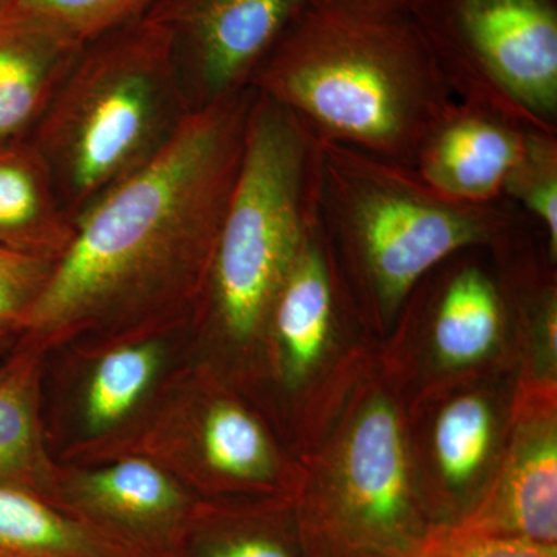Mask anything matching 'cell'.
<instances>
[{
	"instance_id": "obj_2",
	"label": "cell",
	"mask_w": 557,
	"mask_h": 557,
	"mask_svg": "<svg viewBox=\"0 0 557 557\" xmlns=\"http://www.w3.org/2000/svg\"><path fill=\"white\" fill-rule=\"evenodd\" d=\"M319 138L413 166L458 100L412 10L310 3L249 79Z\"/></svg>"
},
{
	"instance_id": "obj_5",
	"label": "cell",
	"mask_w": 557,
	"mask_h": 557,
	"mask_svg": "<svg viewBox=\"0 0 557 557\" xmlns=\"http://www.w3.org/2000/svg\"><path fill=\"white\" fill-rule=\"evenodd\" d=\"M318 153L306 123L255 91L201 299L231 343L248 346L267 335L278 289L313 233Z\"/></svg>"
},
{
	"instance_id": "obj_27",
	"label": "cell",
	"mask_w": 557,
	"mask_h": 557,
	"mask_svg": "<svg viewBox=\"0 0 557 557\" xmlns=\"http://www.w3.org/2000/svg\"><path fill=\"white\" fill-rule=\"evenodd\" d=\"M5 2H7V0H0V7H2L3 3H5Z\"/></svg>"
},
{
	"instance_id": "obj_13",
	"label": "cell",
	"mask_w": 557,
	"mask_h": 557,
	"mask_svg": "<svg viewBox=\"0 0 557 557\" xmlns=\"http://www.w3.org/2000/svg\"><path fill=\"white\" fill-rule=\"evenodd\" d=\"M86 46L28 27H0V149L30 139Z\"/></svg>"
},
{
	"instance_id": "obj_15",
	"label": "cell",
	"mask_w": 557,
	"mask_h": 557,
	"mask_svg": "<svg viewBox=\"0 0 557 557\" xmlns=\"http://www.w3.org/2000/svg\"><path fill=\"white\" fill-rule=\"evenodd\" d=\"M42 350L21 343L0 366V483L54 505L60 471L53 467L40 424Z\"/></svg>"
},
{
	"instance_id": "obj_3",
	"label": "cell",
	"mask_w": 557,
	"mask_h": 557,
	"mask_svg": "<svg viewBox=\"0 0 557 557\" xmlns=\"http://www.w3.org/2000/svg\"><path fill=\"white\" fill-rule=\"evenodd\" d=\"M530 222L507 197L461 203L408 164L319 138L314 233L336 284L347 282L384 322L443 262L468 249L504 247Z\"/></svg>"
},
{
	"instance_id": "obj_14",
	"label": "cell",
	"mask_w": 557,
	"mask_h": 557,
	"mask_svg": "<svg viewBox=\"0 0 557 557\" xmlns=\"http://www.w3.org/2000/svg\"><path fill=\"white\" fill-rule=\"evenodd\" d=\"M73 236L38 150L30 141L0 149V247L57 263Z\"/></svg>"
},
{
	"instance_id": "obj_25",
	"label": "cell",
	"mask_w": 557,
	"mask_h": 557,
	"mask_svg": "<svg viewBox=\"0 0 557 557\" xmlns=\"http://www.w3.org/2000/svg\"><path fill=\"white\" fill-rule=\"evenodd\" d=\"M54 263L0 247V338L21 333Z\"/></svg>"
},
{
	"instance_id": "obj_16",
	"label": "cell",
	"mask_w": 557,
	"mask_h": 557,
	"mask_svg": "<svg viewBox=\"0 0 557 557\" xmlns=\"http://www.w3.org/2000/svg\"><path fill=\"white\" fill-rule=\"evenodd\" d=\"M504 293L475 263L458 265L443 281L432 310L435 355L449 369L478 364L500 341L505 324Z\"/></svg>"
},
{
	"instance_id": "obj_17",
	"label": "cell",
	"mask_w": 557,
	"mask_h": 557,
	"mask_svg": "<svg viewBox=\"0 0 557 557\" xmlns=\"http://www.w3.org/2000/svg\"><path fill=\"white\" fill-rule=\"evenodd\" d=\"M0 557H139L42 497L0 483Z\"/></svg>"
},
{
	"instance_id": "obj_1",
	"label": "cell",
	"mask_w": 557,
	"mask_h": 557,
	"mask_svg": "<svg viewBox=\"0 0 557 557\" xmlns=\"http://www.w3.org/2000/svg\"><path fill=\"white\" fill-rule=\"evenodd\" d=\"M252 100L248 87L193 110L156 159L75 219L21 343L44 351L87 330L153 322L203 299Z\"/></svg>"
},
{
	"instance_id": "obj_24",
	"label": "cell",
	"mask_w": 557,
	"mask_h": 557,
	"mask_svg": "<svg viewBox=\"0 0 557 557\" xmlns=\"http://www.w3.org/2000/svg\"><path fill=\"white\" fill-rule=\"evenodd\" d=\"M372 557H557V549L556 545L487 533L467 523L416 536L401 547Z\"/></svg>"
},
{
	"instance_id": "obj_18",
	"label": "cell",
	"mask_w": 557,
	"mask_h": 557,
	"mask_svg": "<svg viewBox=\"0 0 557 557\" xmlns=\"http://www.w3.org/2000/svg\"><path fill=\"white\" fill-rule=\"evenodd\" d=\"M194 450L220 482L262 486L274 478L276 456L265 429L230 399L205 408L194 432Z\"/></svg>"
},
{
	"instance_id": "obj_23",
	"label": "cell",
	"mask_w": 557,
	"mask_h": 557,
	"mask_svg": "<svg viewBox=\"0 0 557 557\" xmlns=\"http://www.w3.org/2000/svg\"><path fill=\"white\" fill-rule=\"evenodd\" d=\"M504 196L541 230L548 258H557V132L530 131Z\"/></svg>"
},
{
	"instance_id": "obj_11",
	"label": "cell",
	"mask_w": 557,
	"mask_h": 557,
	"mask_svg": "<svg viewBox=\"0 0 557 557\" xmlns=\"http://www.w3.org/2000/svg\"><path fill=\"white\" fill-rule=\"evenodd\" d=\"M339 287L317 233H311L271 309L267 335L278 348L282 375L289 384L318 368L335 325Z\"/></svg>"
},
{
	"instance_id": "obj_10",
	"label": "cell",
	"mask_w": 557,
	"mask_h": 557,
	"mask_svg": "<svg viewBox=\"0 0 557 557\" xmlns=\"http://www.w3.org/2000/svg\"><path fill=\"white\" fill-rule=\"evenodd\" d=\"M530 131L539 129L458 101L424 139L412 168L448 199L491 203L504 199Z\"/></svg>"
},
{
	"instance_id": "obj_20",
	"label": "cell",
	"mask_w": 557,
	"mask_h": 557,
	"mask_svg": "<svg viewBox=\"0 0 557 557\" xmlns=\"http://www.w3.org/2000/svg\"><path fill=\"white\" fill-rule=\"evenodd\" d=\"M156 0H7L0 27H28L87 46L148 13Z\"/></svg>"
},
{
	"instance_id": "obj_8",
	"label": "cell",
	"mask_w": 557,
	"mask_h": 557,
	"mask_svg": "<svg viewBox=\"0 0 557 557\" xmlns=\"http://www.w3.org/2000/svg\"><path fill=\"white\" fill-rule=\"evenodd\" d=\"M199 502L152 460L61 474L54 507L139 557H177Z\"/></svg>"
},
{
	"instance_id": "obj_6",
	"label": "cell",
	"mask_w": 557,
	"mask_h": 557,
	"mask_svg": "<svg viewBox=\"0 0 557 557\" xmlns=\"http://www.w3.org/2000/svg\"><path fill=\"white\" fill-rule=\"evenodd\" d=\"M412 13L458 101L557 132L555 0H420Z\"/></svg>"
},
{
	"instance_id": "obj_9",
	"label": "cell",
	"mask_w": 557,
	"mask_h": 557,
	"mask_svg": "<svg viewBox=\"0 0 557 557\" xmlns=\"http://www.w3.org/2000/svg\"><path fill=\"white\" fill-rule=\"evenodd\" d=\"M338 507L347 536L369 557L401 547L417 536L405 435L386 399H372L348 429Z\"/></svg>"
},
{
	"instance_id": "obj_7",
	"label": "cell",
	"mask_w": 557,
	"mask_h": 557,
	"mask_svg": "<svg viewBox=\"0 0 557 557\" xmlns=\"http://www.w3.org/2000/svg\"><path fill=\"white\" fill-rule=\"evenodd\" d=\"M311 0H156L190 109L248 89L252 73Z\"/></svg>"
},
{
	"instance_id": "obj_4",
	"label": "cell",
	"mask_w": 557,
	"mask_h": 557,
	"mask_svg": "<svg viewBox=\"0 0 557 557\" xmlns=\"http://www.w3.org/2000/svg\"><path fill=\"white\" fill-rule=\"evenodd\" d=\"M190 112L170 36L143 16L81 50L28 141L75 222L156 159Z\"/></svg>"
},
{
	"instance_id": "obj_21",
	"label": "cell",
	"mask_w": 557,
	"mask_h": 557,
	"mask_svg": "<svg viewBox=\"0 0 557 557\" xmlns=\"http://www.w3.org/2000/svg\"><path fill=\"white\" fill-rule=\"evenodd\" d=\"M177 557H298L277 519L197 505Z\"/></svg>"
},
{
	"instance_id": "obj_26",
	"label": "cell",
	"mask_w": 557,
	"mask_h": 557,
	"mask_svg": "<svg viewBox=\"0 0 557 557\" xmlns=\"http://www.w3.org/2000/svg\"><path fill=\"white\" fill-rule=\"evenodd\" d=\"M420 0H311L317 5L375 7V9L412 10Z\"/></svg>"
},
{
	"instance_id": "obj_12",
	"label": "cell",
	"mask_w": 557,
	"mask_h": 557,
	"mask_svg": "<svg viewBox=\"0 0 557 557\" xmlns=\"http://www.w3.org/2000/svg\"><path fill=\"white\" fill-rule=\"evenodd\" d=\"M469 525L542 545L557 541V434L555 417L520 429L507 474L491 508Z\"/></svg>"
},
{
	"instance_id": "obj_22",
	"label": "cell",
	"mask_w": 557,
	"mask_h": 557,
	"mask_svg": "<svg viewBox=\"0 0 557 557\" xmlns=\"http://www.w3.org/2000/svg\"><path fill=\"white\" fill-rule=\"evenodd\" d=\"M494 440V413L480 395L454 398L435 420L432 450L442 479L463 490L485 467Z\"/></svg>"
},
{
	"instance_id": "obj_19",
	"label": "cell",
	"mask_w": 557,
	"mask_h": 557,
	"mask_svg": "<svg viewBox=\"0 0 557 557\" xmlns=\"http://www.w3.org/2000/svg\"><path fill=\"white\" fill-rule=\"evenodd\" d=\"M161 364L157 341H135L112 348L97 362L83 401L84 426L101 434L137 408Z\"/></svg>"
}]
</instances>
